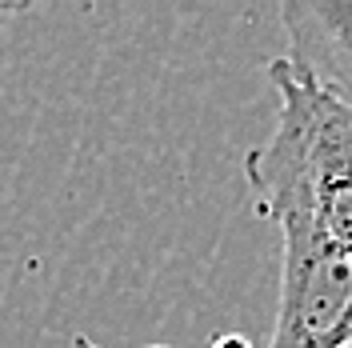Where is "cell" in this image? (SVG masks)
Segmentation results:
<instances>
[{
	"label": "cell",
	"mask_w": 352,
	"mask_h": 348,
	"mask_svg": "<svg viewBox=\"0 0 352 348\" xmlns=\"http://www.w3.org/2000/svg\"><path fill=\"white\" fill-rule=\"evenodd\" d=\"M276 129L244 160L252 204L272 224H305L352 264V105L292 56L268 65Z\"/></svg>",
	"instance_id": "6da1fadb"
},
{
	"label": "cell",
	"mask_w": 352,
	"mask_h": 348,
	"mask_svg": "<svg viewBox=\"0 0 352 348\" xmlns=\"http://www.w3.org/2000/svg\"><path fill=\"white\" fill-rule=\"evenodd\" d=\"M280 228V296L264 348H349L352 264L305 224Z\"/></svg>",
	"instance_id": "7a4b0ae2"
},
{
	"label": "cell",
	"mask_w": 352,
	"mask_h": 348,
	"mask_svg": "<svg viewBox=\"0 0 352 348\" xmlns=\"http://www.w3.org/2000/svg\"><path fill=\"white\" fill-rule=\"evenodd\" d=\"M288 56L352 105V0H288Z\"/></svg>",
	"instance_id": "3957f363"
},
{
	"label": "cell",
	"mask_w": 352,
	"mask_h": 348,
	"mask_svg": "<svg viewBox=\"0 0 352 348\" xmlns=\"http://www.w3.org/2000/svg\"><path fill=\"white\" fill-rule=\"evenodd\" d=\"M212 348H252L244 336H236V332H228V336H217L212 340Z\"/></svg>",
	"instance_id": "277c9868"
},
{
	"label": "cell",
	"mask_w": 352,
	"mask_h": 348,
	"mask_svg": "<svg viewBox=\"0 0 352 348\" xmlns=\"http://www.w3.org/2000/svg\"><path fill=\"white\" fill-rule=\"evenodd\" d=\"M76 348H100V345H92V340H76ZM144 348H168V345H144Z\"/></svg>",
	"instance_id": "5b68a950"
},
{
	"label": "cell",
	"mask_w": 352,
	"mask_h": 348,
	"mask_svg": "<svg viewBox=\"0 0 352 348\" xmlns=\"http://www.w3.org/2000/svg\"><path fill=\"white\" fill-rule=\"evenodd\" d=\"M349 348H352V345H349Z\"/></svg>",
	"instance_id": "8992f818"
}]
</instances>
